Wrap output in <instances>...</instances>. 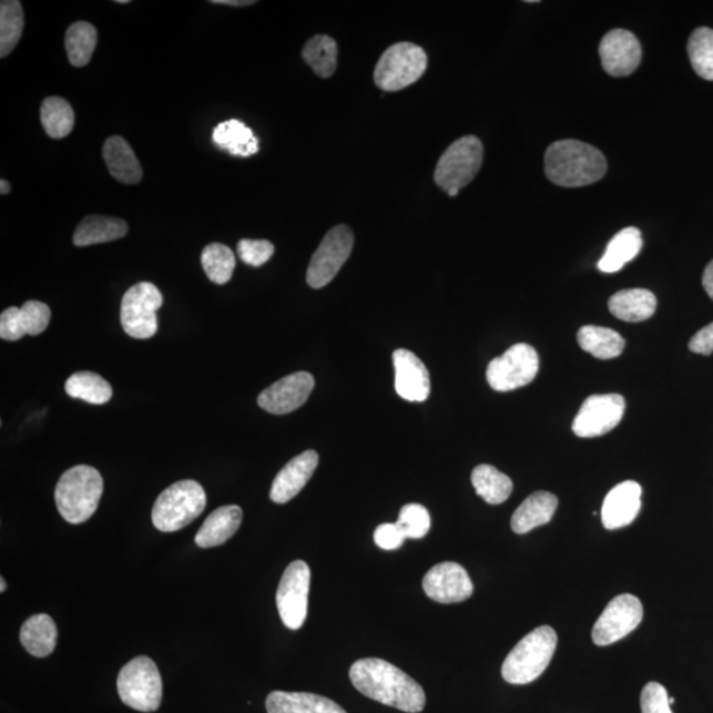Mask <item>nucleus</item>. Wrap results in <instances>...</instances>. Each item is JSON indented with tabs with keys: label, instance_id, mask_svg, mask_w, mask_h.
<instances>
[{
	"label": "nucleus",
	"instance_id": "36",
	"mask_svg": "<svg viewBox=\"0 0 713 713\" xmlns=\"http://www.w3.org/2000/svg\"><path fill=\"white\" fill-rule=\"evenodd\" d=\"M23 30L22 3L19 0H3L0 3V58L9 57L22 38Z\"/></svg>",
	"mask_w": 713,
	"mask_h": 713
},
{
	"label": "nucleus",
	"instance_id": "6",
	"mask_svg": "<svg viewBox=\"0 0 713 713\" xmlns=\"http://www.w3.org/2000/svg\"><path fill=\"white\" fill-rule=\"evenodd\" d=\"M483 162V145L479 137L467 135L454 142L439 159L435 170V183L456 197L472 182Z\"/></svg>",
	"mask_w": 713,
	"mask_h": 713
},
{
	"label": "nucleus",
	"instance_id": "22",
	"mask_svg": "<svg viewBox=\"0 0 713 713\" xmlns=\"http://www.w3.org/2000/svg\"><path fill=\"white\" fill-rule=\"evenodd\" d=\"M102 155L109 172L118 182L128 185L141 183L142 165L124 137L118 135L109 137L103 144Z\"/></svg>",
	"mask_w": 713,
	"mask_h": 713
},
{
	"label": "nucleus",
	"instance_id": "14",
	"mask_svg": "<svg viewBox=\"0 0 713 713\" xmlns=\"http://www.w3.org/2000/svg\"><path fill=\"white\" fill-rule=\"evenodd\" d=\"M643 607L633 594H620L614 598L600 615L592 630L593 642L598 646H608L618 642L641 624Z\"/></svg>",
	"mask_w": 713,
	"mask_h": 713
},
{
	"label": "nucleus",
	"instance_id": "1",
	"mask_svg": "<svg viewBox=\"0 0 713 713\" xmlns=\"http://www.w3.org/2000/svg\"><path fill=\"white\" fill-rule=\"evenodd\" d=\"M349 676L356 690L373 701L408 713L425 710L426 694L421 685L379 658H364L353 663Z\"/></svg>",
	"mask_w": 713,
	"mask_h": 713
},
{
	"label": "nucleus",
	"instance_id": "40",
	"mask_svg": "<svg viewBox=\"0 0 713 713\" xmlns=\"http://www.w3.org/2000/svg\"><path fill=\"white\" fill-rule=\"evenodd\" d=\"M18 322L24 335L39 336L48 328L51 322V308L43 302H26L19 308Z\"/></svg>",
	"mask_w": 713,
	"mask_h": 713
},
{
	"label": "nucleus",
	"instance_id": "43",
	"mask_svg": "<svg viewBox=\"0 0 713 713\" xmlns=\"http://www.w3.org/2000/svg\"><path fill=\"white\" fill-rule=\"evenodd\" d=\"M406 539L404 531L400 530L397 522L379 524L376 531H374V542H376L379 549L386 551L399 549Z\"/></svg>",
	"mask_w": 713,
	"mask_h": 713
},
{
	"label": "nucleus",
	"instance_id": "21",
	"mask_svg": "<svg viewBox=\"0 0 713 713\" xmlns=\"http://www.w3.org/2000/svg\"><path fill=\"white\" fill-rule=\"evenodd\" d=\"M267 713H346L330 699L308 692L274 691L267 696Z\"/></svg>",
	"mask_w": 713,
	"mask_h": 713
},
{
	"label": "nucleus",
	"instance_id": "19",
	"mask_svg": "<svg viewBox=\"0 0 713 713\" xmlns=\"http://www.w3.org/2000/svg\"><path fill=\"white\" fill-rule=\"evenodd\" d=\"M642 488L635 481L615 486L605 497L601 508L602 524L608 530H618L632 523L641 510Z\"/></svg>",
	"mask_w": 713,
	"mask_h": 713
},
{
	"label": "nucleus",
	"instance_id": "7",
	"mask_svg": "<svg viewBox=\"0 0 713 713\" xmlns=\"http://www.w3.org/2000/svg\"><path fill=\"white\" fill-rule=\"evenodd\" d=\"M121 701L130 709L155 712L161 707L163 682L154 661L136 656L121 670L116 682Z\"/></svg>",
	"mask_w": 713,
	"mask_h": 713
},
{
	"label": "nucleus",
	"instance_id": "42",
	"mask_svg": "<svg viewBox=\"0 0 713 713\" xmlns=\"http://www.w3.org/2000/svg\"><path fill=\"white\" fill-rule=\"evenodd\" d=\"M668 690L662 684L650 682L641 694L642 713H673L669 703Z\"/></svg>",
	"mask_w": 713,
	"mask_h": 713
},
{
	"label": "nucleus",
	"instance_id": "23",
	"mask_svg": "<svg viewBox=\"0 0 713 713\" xmlns=\"http://www.w3.org/2000/svg\"><path fill=\"white\" fill-rule=\"evenodd\" d=\"M242 509L237 505H228L214 510L201 526L195 542L200 549L223 546L233 538L242 523Z\"/></svg>",
	"mask_w": 713,
	"mask_h": 713
},
{
	"label": "nucleus",
	"instance_id": "51",
	"mask_svg": "<svg viewBox=\"0 0 713 713\" xmlns=\"http://www.w3.org/2000/svg\"><path fill=\"white\" fill-rule=\"evenodd\" d=\"M669 703H670V705H671V704H674V703H675V699H673V697H669Z\"/></svg>",
	"mask_w": 713,
	"mask_h": 713
},
{
	"label": "nucleus",
	"instance_id": "35",
	"mask_svg": "<svg viewBox=\"0 0 713 713\" xmlns=\"http://www.w3.org/2000/svg\"><path fill=\"white\" fill-rule=\"evenodd\" d=\"M99 41L95 27L88 22H78L69 27L65 34L68 59L75 68H82L92 60Z\"/></svg>",
	"mask_w": 713,
	"mask_h": 713
},
{
	"label": "nucleus",
	"instance_id": "8",
	"mask_svg": "<svg viewBox=\"0 0 713 713\" xmlns=\"http://www.w3.org/2000/svg\"><path fill=\"white\" fill-rule=\"evenodd\" d=\"M428 65L424 48L412 43L394 44L384 52L374 69V82L384 92H398L425 74Z\"/></svg>",
	"mask_w": 713,
	"mask_h": 713
},
{
	"label": "nucleus",
	"instance_id": "13",
	"mask_svg": "<svg viewBox=\"0 0 713 713\" xmlns=\"http://www.w3.org/2000/svg\"><path fill=\"white\" fill-rule=\"evenodd\" d=\"M624 414L625 399L620 394L591 396L581 405L572 429L579 438H598L618 427Z\"/></svg>",
	"mask_w": 713,
	"mask_h": 713
},
{
	"label": "nucleus",
	"instance_id": "4",
	"mask_svg": "<svg viewBox=\"0 0 713 713\" xmlns=\"http://www.w3.org/2000/svg\"><path fill=\"white\" fill-rule=\"evenodd\" d=\"M558 645L556 630L541 627L517 643L502 664V678L510 684H529L549 668Z\"/></svg>",
	"mask_w": 713,
	"mask_h": 713
},
{
	"label": "nucleus",
	"instance_id": "49",
	"mask_svg": "<svg viewBox=\"0 0 713 713\" xmlns=\"http://www.w3.org/2000/svg\"><path fill=\"white\" fill-rule=\"evenodd\" d=\"M7 588L4 578H0V592H4Z\"/></svg>",
	"mask_w": 713,
	"mask_h": 713
},
{
	"label": "nucleus",
	"instance_id": "37",
	"mask_svg": "<svg viewBox=\"0 0 713 713\" xmlns=\"http://www.w3.org/2000/svg\"><path fill=\"white\" fill-rule=\"evenodd\" d=\"M204 272L216 285H226L235 268V255L231 247L223 244L207 245L201 254Z\"/></svg>",
	"mask_w": 713,
	"mask_h": 713
},
{
	"label": "nucleus",
	"instance_id": "25",
	"mask_svg": "<svg viewBox=\"0 0 713 713\" xmlns=\"http://www.w3.org/2000/svg\"><path fill=\"white\" fill-rule=\"evenodd\" d=\"M608 306L611 314L620 320L641 323L649 320L655 314L656 297L649 289H622L609 299Z\"/></svg>",
	"mask_w": 713,
	"mask_h": 713
},
{
	"label": "nucleus",
	"instance_id": "28",
	"mask_svg": "<svg viewBox=\"0 0 713 713\" xmlns=\"http://www.w3.org/2000/svg\"><path fill=\"white\" fill-rule=\"evenodd\" d=\"M643 245L642 234L636 227H627L609 242L604 255L598 263L600 272L618 273L640 254Z\"/></svg>",
	"mask_w": 713,
	"mask_h": 713
},
{
	"label": "nucleus",
	"instance_id": "11",
	"mask_svg": "<svg viewBox=\"0 0 713 713\" xmlns=\"http://www.w3.org/2000/svg\"><path fill=\"white\" fill-rule=\"evenodd\" d=\"M353 245L355 235L349 226L332 227L310 259L307 272L308 286L318 289L329 285L350 257Z\"/></svg>",
	"mask_w": 713,
	"mask_h": 713
},
{
	"label": "nucleus",
	"instance_id": "3",
	"mask_svg": "<svg viewBox=\"0 0 713 713\" xmlns=\"http://www.w3.org/2000/svg\"><path fill=\"white\" fill-rule=\"evenodd\" d=\"M102 493L103 480L99 470L90 466H78L61 476L54 500L59 513L67 522L80 524L93 517Z\"/></svg>",
	"mask_w": 713,
	"mask_h": 713
},
{
	"label": "nucleus",
	"instance_id": "10",
	"mask_svg": "<svg viewBox=\"0 0 713 713\" xmlns=\"http://www.w3.org/2000/svg\"><path fill=\"white\" fill-rule=\"evenodd\" d=\"M539 371V356L532 346L516 344L490 361L487 379L491 389L500 393L513 391L532 383Z\"/></svg>",
	"mask_w": 713,
	"mask_h": 713
},
{
	"label": "nucleus",
	"instance_id": "41",
	"mask_svg": "<svg viewBox=\"0 0 713 713\" xmlns=\"http://www.w3.org/2000/svg\"><path fill=\"white\" fill-rule=\"evenodd\" d=\"M242 262L253 267H261L272 259L275 247L266 240H241L237 245Z\"/></svg>",
	"mask_w": 713,
	"mask_h": 713
},
{
	"label": "nucleus",
	"instance_id": "5",
	"mask_svg": "<svg viewBox=\"0 0 713 713\" xmlns=\"http://www.w3.org/2000/svg\"><path fill=\"white\" fill-rule=\"evenodd\" d=\"M206 493L198 482L183 480L165 489L152 509V523L163 532L179 531L203 515Z\"/></svg>",
	"mask_w": 713,
	"mask_h": 713
},
{
	"label": "nucleus",
	"instance_id": "38",
	"mask_svg": "<svg viewBox=\"0 0 713 713\" xmlns=\"http://www.w3.org/2000/svg\"><path fill=\"white\" fill-rule=\"evenodd\" d=\"M687 51L696 74L704 80L713 81V30L701 27L692 32Z\"/></svg>",
	"mask_w": 713,
	"mask_h": 713
},
{
	"label": "nucleus",
	"instance_id": "17",
	"mask_svg": "<svg viewBox=\"0 0 713 713\" xmlns=\"http://www.w3.org/2000/svg\"><path fill=\"white\" fill-rule=\"evenodd\" d=\"M602 68L613 78H627L635 72L642 60V47L627 30H612L602 38L600 48Z\"/></svg>",
	"mask_w": 713,
	"mask_h": 713
},
{
	"label": "nucleus",
	"instance_id": "16",
	"mask_svg": "<svg viewBox=\"0 0 713 713\" xmlns=\"http://www.w3.org/2000/svg\"><path fill=\"white\" fill-rule=\"evenodd\" d=\"M424 590L440 604H456L473 594V583L464 567L455 562L436 564L426 573Z\"/></svg>",
	"mask_w": 713,
	"mask_h": 713
},
{
	"label": "nucleus",
	"instance_id": "29",
	"mask_svg": "<svg viewBox=\"0 0 713 713\" xmlns=\"http://www.w3.org/2000/svg\"><path fill=\"white\" fill-rule=\"evenodd\" d=\"M213 141L217 147L233 156L248 157L259 151L258 137L244 122L231 120L220 123L213 131Z\"/></svg>",
	"mask_w": 713,
	"mask_h": 713
},
{
	"label": "nucleus",
	"instance_id": "48",
	"mask_svg": "<svg viewBox=\"0 0 713 713\" xmlns=\"http://www.w3.org/2000/svg\"><path fill=\"white\" fill-rule=\"evenodd\" d=\"M11 192V185L7 180L2 179L0 180V193H2L3 196L9 195Z\"/></svg>",
	"mask_w": 713,
	"mask_h": 713
},
{
	"label": "nucleus",
	"instance_id": "34",
	"mask_svg": "<svg viewBox=\"0 0 713 713\" xmlns=\"http://www.w3.org/2000/svg\"><path fill=\"white\" fill-rule=\"evenodd\" d=\"M337 44L327 34L310 38L303 48L302 57L322 79H329L337 68Z\"/></svg>",
	"mask_w": 713,
	"mask_h": 713
},
{
	"label": "nucleus",
	"instance_id": "15",
	"mask_svg": "<svg viewBox=\"0 0 713 713\" xmlns=\"http://www.w3.org/2000/svg\"><path fill=\"white\" fill-rule=\"evenodd\" d=\"M314 387L315 379L309 373L289 374L263 390L258 397V405L269 414L286 415L306 404Z\"/></svg>",
	"mask_w": 713,
	"mask_h": 713
},
{
	"label": "nucleus",
	"instance_id": "20",
	"mask_svg": "<svg viewBox=\"0 0 713 713\" xmlns=\"http://www.w3.org/2000/svg\"><path fill=\"white\" fill-rule=\"evenodd\" d=\"M317 466L318 455L313 449L294 457L276 475L269 491L272 501L282 505L293 500L313 479Z\"/></svg>",
	"mask_w": 713,
	"mask_h": 713
},
{
	"label": "nucleus",
	"instance_id": "46",
	"mask_svg": "<svg viewBox=\"0 0 713 713\" xmlns=\"http://www.w3.org/2000/svg\"><path fill=\"white\" fill-rule=\"evenodd\" d=\"M703 287L705 289V293H707L713 301V261H711L709 263V266L704 269Z\"/></svg>",
	"mask_w": 713,
	"mask_h": 713
},
{
	"label": "nucleus",
	"instance_id": "12",
	"mask_svg": "<svg viewBox=\"0 0 713 713\" xmlns=\"http://www.w3.org/2000/svg\"><path fill=\"white\" fill-rule=\"evenodd\" d=\"M309 587L308 564L303 560H295L283 573L278 592H276V607L281 619L291 630H299L306 622Z\"/></svg>",
	"mask_w": 713,
	"mask_h": 713
},
{
	"label": "nucleus",
	"instance_id": "24",
	"mask_svg": "<svg viewBox=\"0 0 713 713\" xmlns=\"http://www.w3.org/2000/svg\"><path fill=\"white\" fill-rule=\"evenodd\" d=\"M558 498L549 491H536L521 503L511 517V530L526 534L539 526L547 524L556 515Z\"/></svg>",
	"mask_w": 713,
	"mask_h": 713
},
{
	"label": "nucleus",
	"instance_id": "30",
	"mask_svg": "<svg viewBox=\"0 0 713 713\" xmlns=\"http://www.w3.org/2000/svg\"><path fill=\"white\" fill-rule=\"evenodd\" d=\"M580 348L599 359L619 357L625 349V340L611 328L585 325L578 332Z\"/></svg>",
	"mask_w": 713,
	"mask_h": 713
},
{
	"label": "nucleus",
	"instance_id": "44",
	"mask_svg": "<svg viewBox=\"0 0 713 713\" xmlns=\"http://www.w3.org/2000/svg\"><path fill=\"white\" fill-rule=\"evenodd\" d=\"M18 307H10L0 315V337L6 342H18L26 336L18 322Z\"/></svg>",
	"mask_w": 713,
	"mask_h": 713
},
{
	"label": "nucleus",
	"instance_id": "27",
	"mask_svg": "<svg viewBox=\"0 0 713 713\" xmlns=\"http://www.w3.org/2000/svg\"><path fill=\"white\" fill-rule=\"evenodd\" d=\"M129 233L126 221L116 217L88 216L73 234V244L85 247L121 240Z\"/></svg>",
	"mask_w": 713,
	"mask_h": 713
},
{
	"label": "nucleus",
	"instance_id": "50",
	"mask_svg": "<svg viewBox=\"0 0 713 713\" xmlns=\"http://www.w3.org/2000/svg\"><path fill=\"white\" fill-rule=\"evenodd\" d=\"M116 3L126 4V3H129V0H118Z\"/></svg>",
	"mask_w": 713,
	"mask_h": 713
},
{
	"label": "nucleus",
	"instance_id": "32",
	"mask_svg": "<svg viewBox=\"0 0 713 713\" xmlns=\"http://www.w3.org/2000/svg\"><path fill=\"white\" fill-rule=\"evenodd\" d=\"M65 391L69 397L82 399L92 405H105L113 397L112 386L100 374L78 371L68 378Z\"/></svg>",
	"mask_w": 713,
	"mask_h": 713
},
{
	"label": "nucleus",
	"instance_id": "2",
	"mask_svg": "<svg viewBox=\"0 0 713 713\" xmlns=\"http://www.w3.org/2000/svg\"><path fill=\"white\" fill-rule=\"evenodd\" d=\"M607 169L604 154L584 142L558 141L546 151V176L551 183L564 189H580L598 183L605 176Z\"/></svg>",
	"mask_w": 713,
	"mask_h": 713
},
{
	"label": "nucleus",
	"instance_id": "31",
	"mask_svg": "<svg viewBox=\"0 0 713 713\" xmlns=\"http://www.w3.org/2000/svg\"><path fill=\"white\" fill-rule=\"evenodd\" d=\"M472 483L476 493L489 505L503 503L513 491L510 477L488 464H481L473 469Z\"/></svg>",
	"mask_w": 713,
	"mask_h": 713
},
{
	"label": "nucleus",
	"instance_id": "26",
	"mask_svg": "<svg viewBox=\"0 0 713 713\" xmlns=\"http://www.w3.org/2000/svg\"><path fill=\"white\" fill-rule=\"evenodd\" d=\"M58 627L51 615L40 613L27 620L20 630V642L33 656L51 655L58 645Z\"/></svg>",
	"mask_w": 713,
	"mask_h": 713
},
{
	"label": "nucleus",
	"instance_id": "45",
	"mask_svg": "<svg viewBox=\"0 0 713 713\" xmlns=\"http://www.w3.org/2000/svg\"><path fill=\"white\" fill-rule=\"evenodd\" d=\"M689 348L696 355L711 356L713 353V323L707 327L699 330L694 337L691 338Z\"/></svg>",
	"mask_w": 713,
	"mask_h": 713
},
{
	"label": "nucleus",
	"instance_id": "9",
	"mask_svg": "<svg viewBox=\"0 0 713 713\" xmlns=\"http://www.w3.org/2000/svg\"><path fill=\"white\" fill-rule=\"evenodd\" d=\"M163 306V295L150 282L129 288L121 303V323L124 332L137 340L156 335L157 309Z\"/></svg>",
	"mask_w": 713,
	"mask_h": 713
},
{
	"label": "nucleus",
	"instance_id": "47",
	"mask_svg": "<svg viewBox=\"0 0 713 713\" xmlns=\"http://www.w3.org/2000/svg\"><path fill=\"white\" fill-rule=\"evenodd\" d=\"M211 3L232 6V7H247V6H253L257 2H251V0H213V2Z\"/></svg>",
	"mask_w": 713,
	"mask_h": 713
},
{
	"label": "nucleus",
	"instance_id": "18",
	"mask_svg": "<svg viewBox=\"0 0 713 713\" xmlns=\"http://www.w3.org/2000/svg\"><path fill=\"white\" fill-rule=\"evenodd\" d=\"M393 363L398 396L408 401H425L431 393V380L424 361L410 350L398 349Z\"/></svg>",
	"mask_w": 713,
	"mask_h": 713
},
{
	"label": "nucleus",
	"instance_id": "39",
	"mask_svg": "<svg viewBox=\"0 0 713 713\" xmlns=\"http://www.w3.org/2000/svg\"><path fill=\"white\" fill-rule=\"evenodd\" d=\"M406 538H425L431 529V516L428 510L419 503H408L401 508L397 521Z\"/></svg>",
	"mask_w": 713,
	"mask_h": 713
},
{
	"label": "nucleus",
	"instance_id": "33",
	"mask_svg": "<svg viewBox=\"0 0 713 713\" xmlns=\"http://www.w3.org/2000/svg\"><path fill=\"white\" fill-rule=\"evenodd\" d=\"M41 124L53 140H62L72 133L74 112L67 100L61 96H48L40 109Z\"/></svg>",
	"mask_w": 713,
	"mask_h": 713
}]
</instances>
